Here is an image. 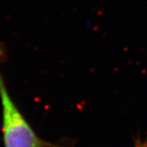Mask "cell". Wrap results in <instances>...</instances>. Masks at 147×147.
Returning a JSON list of instances; mask_svg holds the SVG:
<instances>
[{"label":"cell","instance_id":"1","mask_svg":"<svg viewBox=\"0 0 147 147\" xmlns=\"http://www.w3.org/2000/svg\"><path fill=\"white\" fill-rule=\"evenodd\" d=\"M0 99L3 108V132L5 147H44L11 100L0 74Z\"/></svg>","mask_w":147,"mask_h":147},{"label":"cell","instance_id":"2","mask_svg":"<svg viewBox=\"0 0 147 147\" xmlns=\"http://www.w3.org/2000/svg\"><path fill=\"white\" fill-rule=\"evenodd\" d=\"M3 51L0 49V59L3 57Z\"/></svg>","mask_w":147,"mask_h":147}]
</instances>
